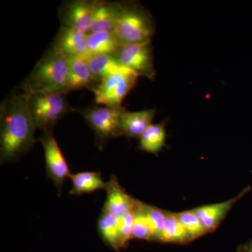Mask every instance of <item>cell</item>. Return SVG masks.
<instances>
[{
  "instance_id": "13",
  "label": "cell",
  "mask_w": 252,
  "mask_h": 252,
  "mask_svg": "<svg viewBox=\"0 0 252 252\" xmlns=\"http://www.w3.org/2000/svg\"><path fill=\"white\" fill-rule=\"evenodd\" d=\"M69 75L65 94L83 89H93L98 84L89 68L85 57H72L68 59Z\"/></svg>"
},
{
  "instance_id": "14",
  "label": "cell",
  "mask_w": 252,
  "mask_h": 252,
  "mask_svg": "<svg viewBox=\"0 0 252 252\" xmlns=\"http://www.w3.org/2000/svg\"><path fill=\"white\" fill-rule=\"evenodd\" d=\"M122 2L97 1L90 33L113 32L122 9Z\"/></svg>"
},
{
  "instance_id": "19",
  "label": "cell",
  "mask_w": 252,
  "mask_h": 252,
  "mask_svg": "<svg viewBox=\"0 0 252 252\" xmlns=\"http://www.w3.org/2000/svg\"><path fill=\"white\" fill-rule=\"evenodd\" d=\"M87 45L90 55L114 56H116L121 46L113 32L89 33L87 34Z\"/></svg>"
},
{
  "instance_id": "24",
  "label": "cell",
  "mask_w": 252,
  "mask_h": 252,
  "mask_svg": "<svg viewBox=\"0 0 252 252\" xmlns=\"http://www.w3.org/2000/svg\"><path fill=\"white\" fill-rule=\"evenodd\" d=\"M176 215L185 226L192 240L206 234V230L193 210L176 213Z\"/></svg>"
},
{
  "instance_id": "10",
  "label": "cell",
  "mask_w": 252,
  "mask_h": 252,
  "mask_svg": "<svg viewBox=\"0 0 252 252\" xmlns=\"http://www.w3.org/2000/svg\"><path fill=\"white\" fill-rule=\"evenodd\" d=\"M58 52L66 58L86 57L89 55L87 34L61 26L52 44Z\"/></svg>"
},
{
  "instance_id": "18",
  "label": "cell",
  "mask_w": 252,
  "mask_h": 252,
  "mask_svg": "<svg viewBox=\"0 0 252 252\" xmlns=\"http://www.w3.org/2000/svg\"><path fill=\"white\" fill-rule=\"evenodd\" d=\"M97 230L107 245L116 250L121 248L119 217L102 210L97 220Z\"/></svg>"
},
{
  "instance_id": "15",
  "label": "cell",
  "mask_w": 252,
  "mask_h": 252,
  "mask_svg": "<svg viewBox=\"0 0 252 252\" xmlns=\"http://www.w3.org/2000/svg\"><path fill=\"white\" fill-rule=\"evenodd\" d=\"M156 115L154 109L138 112L124 111L122 117L123 135L129 138H140L144 131L152 125Z\"/></svg>"
},
{
  "instance_id": "11",
  "label": "cell",
  "mask_w": 252,
  "mask_h": 252,
  "mask_svg": "<svg viewBox=\"0 0 252 252\" xmlns=\"http://www.w3.org/2000/svg\"><path fill=\"white\" fill-rule=\"evenodd\" d=\"M105 190L107 198L102 209L104 211L120 218L135 208L137 200L126 193L115 175H112L110 180L107 182Z\"/></svg>"
},
{
  "instance_id": "4",
  "label": "cell",
  "mask_w": 252,
  "mask_h": 252,
  "mask_svg": "<svg viewBox=\"0 0 252 252\" xmlns=\"http://www.w3.org/2000/svg\"><path fill=\"white\" fill-rule=\"evenodd\" d=\"M28 107L36 128L54 130L61 118L70 112L66 94L59 92L28 94Z\"/></svg>"
},
{
  "instance_id": "6",
  "label": "cell",
  "mask_w": 252,
  "mask_h": 252,
  "mask_svg": "<svg viewBox=\"0 0 252 252\" xmlns=\"http://www.w3.org/2000/svg\"><path fill=\"white\" fill-rule=\"evenodd\" d=\"M139 77L137 73L130 69L101 79L91 89L95 103L105 107H122L123 100L133 89Z\"/></svg>"
},
{
  "instance_id": "12",
  "label": "cell",
  "mask_w": 252,
  "mask_h": 252,
  "mask_svg": "<svg viewBox=\"0 0 252 252\" xmlns=\"http://www.w3.org/2000/svg\"><path fill=\"white\" fill-rule=\"evenodd\" d=\"M250 189H251V187L245 188L234 198L230 199V200L223 202V203L204 205V206L197 207L193 210L199 220L201 221L207 233H210L216 229L220 222L226 217L227 214L231 210L233 205L240 198H243L245 194L250 191Z\"/></svg>"
},
{
  "instance_id": "8",
  "label": "cell",
  "mask_w": 252,
  "mask_h": 252,
  "mask_svg": "<svg viewBox=\"0 0 252 252\" xmlns=\"http://www.w3.org/2000/svg\"><path fill=\"white\" fill-rule=\"evenodd\" d=\"M53 131H44L40 142L44 149L48 177L52 180L61 194L64 181L69 178L71 172Z\"/></svg>"
},
{
  "instance_id": "7",
  "label": "cell",
  "mask_w": 252,
  "mask_h": 252,
  "mask_svg": "<svg viewBox=\"0 0 252 252\" xmlns=\"http://www.w3.org/2000/svg\"><path fill=\"white\" fill-rule=\"evenodd\" d=\"M115 57L139 76L154 81L156 77L152 41L121 45Z\"/></svg>"
},
{
  "instance_id": "9",
  "label": "cell",
  "mask_w": 252,
  "mask_h": 252,
  "mask_svg": "<svg viewBox=\"0 0 252 252\" xmlns=\"http://www.w3.org/2000/svg\"><path fill=\"white\" fill-rule=\"evenodd\" d=\"M97 1L74 0L63 3L59 9L61 26L89 34Z\"/></svg>"
},
{
  "instance_id": "2",
  "label": "cell",
  "mask_w": 252,
  "mask_h": 252,
  "mask_svg": "<svg viewBox=\"0 0 252 252\" xmlns=\"http://www.w3.org/2000/svg\"><path fill=\"white\" fill-rule=\"evenodd\" d=\"M68 75L67 58L51 46L37 61L18 89L27 94L48 92L65 94Z\"/></svg>"
},
{
  "instance_id": "17",
  "label": "cell",
  "mask_w": 252,
  "mask_h": 252,
  "mask_svg": "<svg viewBox=\"0 0 252 252\" xmlns=\"http://www.w3.org/2000/svg\"><path fill=\"white\" fill-rule=\"evenodd\" d=\"M69 179L72 182V187L69 194L80 195L83 194L94 193L96 190L104 189L107 182L102 180L99 172H81L71 174Z\"/></svg>"
},
{
  "instance_id": "5",
  "label": "cell",
  "mask_w": 252,
  "mask_h": 252,
  "mask_svg": "<svg viewBox=\"0 0 252 252\" xmlns=\"http://www.w3.org/2000/svg\"><path fill=\"white\" fill-rule=\"evenodd\" d=\"M125 108L123 107H94L77 109L74 111L80 113L88 125L94 131L96 144L99 149H103L109 141L123 135L122 129V114Z\"/></svg>"
},
{
  "instance_id": "26",
  "label": "cell",
  "mask_w": 252,
  "mask_h": 252,
  "mask_svg": "<svg viewBox=\"0 0 252 252\" xmlns=\"http://www.w3.org/2000/svg\"><path fill=\"white\" fill-rule=\"evenodd\" d=\"M240 252H252V241L243 246L240 250Z\"/></svg>"
},
{
  "instance_id": "3",
  "label": "cell",
  "mask_w": 252,
  "mask_h": 252,
  "mask_svg": "<svg viewBox=\"0 0 252 252\" xmlns=\"http://www.w3.org/2000/svg\"><path fill=\"white\" fill-rule=\"evenodd\" d=\"M113 33L121 45L148 42L155 33V24L149 11L138 3L122 2Z\"/></svg>"
},
{
  "instance_id": "22",
  "label": "cell",
  "mask_w": 252,
  "mask_h": 252,
  "mask_svg": "<svg viewBox=\"0 0 252 252\" xmlns=\"http://www.w3.org/2000/svg\"><path fill=\"white\" fill-rule=\"evenodd\" d=\"M142 202L137 200L135 207V220H134L133 228H132V239L138 240H152L153 232L149 222L148 217L146 215L142 207Z\"/></svg>"
},
{
  "instance_id": "16",
  "label": "cell",
  "mask_w": 252,
  "mask_h": 252,
  "mask_svg": "<svg viewBox=\"0 0 252 252\" xmlns=\"http://www.w3.org/2000/svg\"><path fill=\"white\" fill-rule=\"evenodd\" d=\"M85 59L91 73L98 82L104 77L130 69L119 62L115 56L110 55L89 54Z\"/></svg>"
},
{
  "instance_id": "21",
  "label": "cell",
  "mask_w": 252,
  "mask_h": 252,
  "mask_svg": "<svg viewBox=\"0 0 252 252\" xmlns=\"http://www.w3.org/2000/svg\"><path fill=\"white\" fill-rule=\"evenodd\" d=\"M192 240L185 226L177 218L176 213L165 211V220L162 231L164 243H185Z\"/></svg>"
},
{
  "instance_id": "23",
  "label": "cell",
  "mask_w": 252,
  "mask_h": 252,
  "mask_svg": "<svg viewBox=\"0 0 252 252\" xmlns=\"http://www.w3.org/2000/svg\"><path fill=\"white\" fill-rule=\"evenodd\" d=\"M142 209L148 217L152 232H153V241H162V231L165 220V211L160 210L157 207L152 206L142 203Z\"/></svg>"
},
{
  "instance_id": "25",
  "label": "cell",
  "mask_w": 252,
  "mask_h": 252,
  "mask_svg": "<svg viewBox=\"0 0 252 252\" xmlns=\"http://www.w3.org/2000/svg\"><path fill=\"white\" fill-rule=\"evenodd\" d=\"M134 220H135L134 210L127 212L119 218V237H120L121 248L125 247L128 243L129 240L132 239Z\"/></svg>"
},
{
  "instance_id": "1",
  "label": "cell",
  "mask_w": 252,
  "mask_h": 252,
  "mask_svg": "<svg viewBox=\"0 0 252 252\" xmlns=\"http://www.w3.org/2000/svg\"><path fill=\"white\" fill-rule=\"evenodd\" d=\"M28 95L22 91L16 92L1 104V163L16 161L35 143L36 127L28 107Z\"/></svg>"
},
{
  "instance_id": "20",
  "label": "cell",
  "mask_w": 252,
  "mask_h": 252,
  "mask_svg": "<svg viewBox=\"0 0 252 252\" xmlns=\"http://www.w3.org/2000/svg\"><path fill=\"white\" fill-rule=\"evenodd\" d=\"M166 137L163 124H152L140 137V149L148 153L157 154L165 147Z\"/></svg>"
}]
</instances>
